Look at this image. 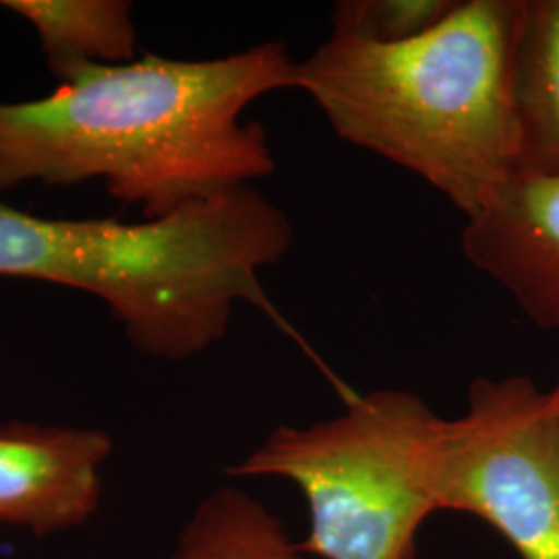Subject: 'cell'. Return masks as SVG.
Segmentation results:
<instances>
[{
  "label": "cell",
  "instance_id": "cell-1",
  "mask_svg": "<svg viewBox=\"0 0 559 559\" xmlns=\"http://www.w3.org/2000/svg\"><path fill=\"white\" fill-rule=\"evenodd\" d=\"M282 41L218 59L143 55L71 71L36 100L0 102V193L25 182L102 180L110 198L160 218L272 177L276 156L249 104L297 90Z\"/></svg>",
  "mask_w": 559,
  "mask_h": 559
},
{
  "label": "cell",
  "instance_id": "cell-2",
  "mask_svg": "<svg viewBox=\"0 0 559 559\" xmlns=\"http://www.w3.org/2000/svg\"><path fill=\"white\" fill-rule=\"evenodd\" d=\"M293 240L288 214L253 185L143 222L41 218L0 201V278L94 295L152 359L201 355L226 336L239 302L276 316L260 274Z\"/></svg>",
  "mask_w": 559,
  "mask_h": 559
},
{
  "label": "cell",
  "instance_id": "cell-3",
  "mask_svg": "<svg viewBox=\"0 0 559 559\" xmlns=\"http://www.w3.org/2000/svg\"><path fill=\"white\" fill-rule=\"evenodd\" d=\"M519 9L520 0H462L399 44L330 36L297 62V90L340 140L417 175L471 218L520 168Z\"/></svg>",
  "mask_w": 559,
  "mask_h": 559
},
{
  "label": "cell",
  "instance_id": "cell-4",
  "mask_svg": "<svg viewBox=\"0 0 559 559\" xmlns=\"http://www.w3.org/2000/svg\"><path fill=\"white\" fill-rule=\"evenodd\" d=\"M441 417L406 390L357 396L334 419L278 427L230 468L278 477L305 493L311 526L299 545L321 559H415L423 522L440 510Z\"/></svg>",
  "mask_w": 559,
  "mask_h": 559
},
{
  "label": "cell",
  "instance_id": "cell-5",
  "mask_svg": "<svg viewBox=\"0 0 559 559\" xmlns=\"http://www.w3.org/2000/svg\"><path fill=\"white\" fill-rule=\"evenodd\" d=\"M440 510L491 524L522 559H559V390L477 378L436 438Z\"/></svg>",
  "mask_w": 559,
  "mask_h": 559
},
{
  "label": "cell",
  "instance_id": "cell-6",
  "mask_svg": "<svg viewBox=\"0 0 559 559\" xmlns=\"http://www.w3.org/2000/svg\"><path fill=\"white\" fill-rule=\"evenodd\" d=\"M115 441L100 429L0 423V526L38 537L83 526L102 501Z\"/></svg>",
  "mask_w": 559,
  "mask_h": 559
},
{
  "label": "cell",
  "instance_id": "cell-7",
  "mask_svg": "<svg viewBox=\"0 0 559 559\" xmlns=\"http://www.w3.org/2000/svg\"><path fill=\"white\" fill-rule=\"evenodd\" d=\"M462 253L522 313L559 332V173H516L475 216L464 218Z\"/></svg>",
  "mask_w": 559,
  "mask_h": 559
},
{
  "label": "cell",
  "instance_id": "cell-8",
  "mask_svg": "<svg viewBox=\"0 0 559 559\" xmlns=\"http://www.w3.org/2000/svg\"><path fill=\"white\" fill-rule=\"evenodd\" d=\"M519 173H559V0H520L512 40Z\"/></svg>",
  "mask_w": 559,
  "mask_h": 559
},
{
  "label": "cell",
  "instance_id": "cell-9",
  "mask_svg": "<svg viewBox=\"0 0 559 559\" xmlns=\"http://www.w3.org/2000/svg\"><path fill=\"white\" fill-rule=\"evenodd\" d=\"M0 9L27 21L57 80L90 64L138 59V27L127 0H2Z\"/></svg>",
  "mask_w": 559,
  "mask_h": 559
},
{
  "label": "cell",
  "instance_id": "cell-10",
  "mask_svg": "<svg viewBox=\"0 0 559 559\" xmlns=\"http://www.w3.org/2000/svg\"><path fill=\"white\" fill-rule=\"evenodd\" d=\"M173 559H307L263 503L224 487L201 501Z\"/></svg>",
  "mask_w": 559,
  "mask_h": 559
},
{
  "label": "cell",
  "instance_id": "cell-11",
  "mask_svg": "<svg viewBox=\"0 0 559 559\" xmlns=\"http://www.w3.org/2000/svg\"><path fill=\"white\" fill-rule=\"evenodd\" d=\"M459 0H340L332 9V38L399 44L445 20Z\"/></svg>",
  "mask_w": 559,
  "mask_h": 559
},
{
  "label": "cell",
  "instance_id": "cell-12",
  "mask_svg": "<svg viewBox=\"0 0 559 559\" xmlns=\"http://www.w3.org/2000/svg\"><path fill=\"white\" fill-rule=\"evenodd\" d=\"M556 388H558V390H559V378H558V383H556Z\"/></svg>",
  "mask_w": 559,
  "mask_h": 559
}]
</instances>
